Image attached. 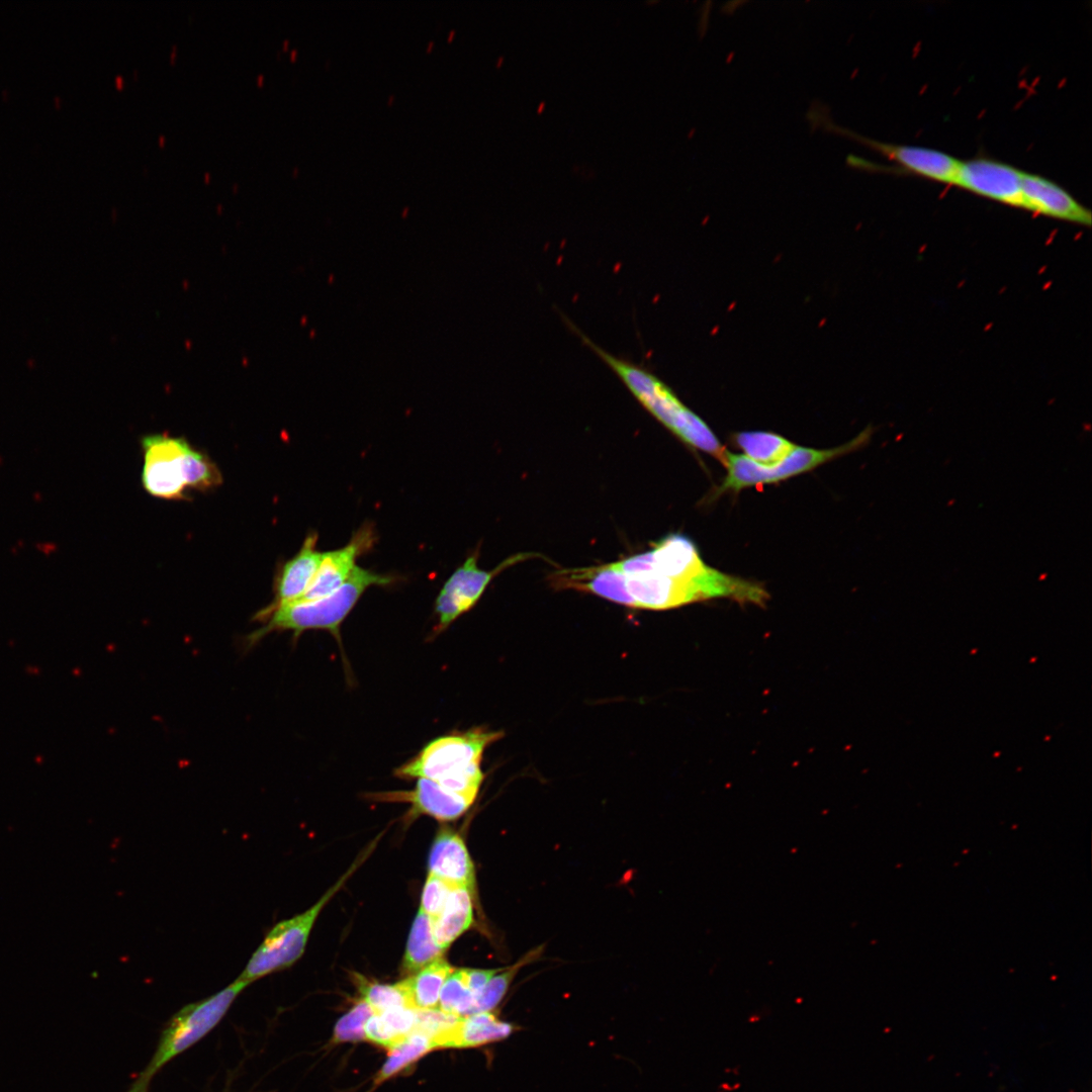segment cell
I'll list each match as a JSON object with an SVG mask.
<instances>
[{
    "label": "cell",
    "instance_id": "obj_28",
    "mask_svg": "<svg viewBox=\"0 0 1092 1092\" xmlns=\"http://www.w3.org/2000/svg\"><path fill=\"white\" fill-rule=\"evenodd\" d=\"M440 1010L459 1017L474 1013L475 996L468 989L462 969L446 979L439 999Z\"/></svg>",
    "mask_w": 1092,
    "mask_h": 1092
},
{
    "label": "cell",
    "instance_id": "obj_32",
    "mask_svg": "<svg viewBox=\"0 0 1092 1092\" xmlns=\"http://www.w3.org/2000/svg\"><path fill=\"white\" fill-rule=\"evenodd\" d=\"M500 970L502 969H462L465 983L471 993L475 996V1000L486 987L490 979Z\"/></svg>",
    "mask_w": 1092,
    "mask_h": 1092
},
{
    "label": "cell",
    "instance_id": "obj_7",
    "mask_svg": "<svg viewBox=\"0 0 1092 1092\" xmlns=\"http://www.w3.org/2000/svg\"><path fill=\"white\" fill-rule=\"evenodd\" d=\"M872 433L873 430L867 428L850 442L832 449H814L796 445L785 459L770 466L758 464L744 455L726 451L722 464L726 467L727 474L717 494L727 490L737 492L750 486L776 483L810 471L831 459L864 446L870 441Z\"/></svg>",
    "mask_w": 1092,
    "mask_h": 1092
},
{
    "label": "cell",
    "instance_id": "obj_34",
    "mask_svg": "<svg viewBox=\"0 0 1092 1092\" xmlns=\"http://www.w3.org/2000/svg\"><path fill=\"white\" fill-rule=\"evenodd\" d=\"M504 61H505V57H504V56H500V57H498V59H497V61H496V63H495V67H496V68H499V67H502V65L504 64Z\"/></svg>",
    "mask_w": 1092,
    "mask_h": 1092
},
{
    "label": "cell",
    "instance_id": "obj_18",
    "mask_svg": "<svg viewBox=\"0 0 1092 1092\" xmlns=\"http://www.w3.org/2000/svg\"><path fill=\"white\" fill-rule=\"evenodd\" d=\"M516 1030L512 1023L499 1020L492 1012H476L459 1018L444 1034L433 1040L434 1049L474 1048L509 1037Z\"/></svg>",
    "mask_w": 1092,
    "mask_h": 1092
},
{
    "label": "cell",
    "instance_id": "obj_14",
    "mask_svg": "<svg viewBox=\"0 0 1092 1092\" xmlns=\"http://www.w3.org/2000/svg\"><path fill=\"white\" fill-rule=\"evenodd\" d=\"M429 875L451 888H464L475 895V871L463 839L450 829L439 831L431 847Z\"/></svg>",
    "mask_w": 1092,
    "mask_h": 1092
},
{
    "label": "cell",
    "instance_id": "obj_3",
    "mask_svg": "<svg viewBox=\"0 0 1092 1092\" xmlns=\"http://www.w3.org/2000/svg\"><path fill=\"white\" fill-rule=\"evenodd\" d=\"M502 737L499 731L475 728L438 737L413 759L395 769L402 779L425 778L474 801L483 781L480 761L485 748Z\"/></svg>",
    "mask_w": 1092,
    "mask_h": 1092
},
{
    "label": "cell",
    "instance_id": "obj_37",
    "mask_svg": "<svg viewBox=\"0 0 1092 1092\" xmlns=\"http://www.w3.org/2000/svg\"><path fill=\"white\" fill-rule=\"evenodd\" d=\"M116 82H117L118 84H120V83H122V80H121L120 78H117V79H116Z\"/></svg>",
    "mask_w": 1092,
    "mask_h": 1092
},
{
    "label": "cell",
    "instance_id": "obj_26",
    "mask_svg": "<svg viewBox=\"0 0 1092 1092\" xmlns=\"http://www.w3.org/2000/svg\"><path fill=\"white\" fill-rule=\"evenodd\" d=\"M184 478L186 487L199 491L216 488L222 482L217 465L206 453L188 445L184 455Z\"/></svg>",
    "mask_w": 1092,
    "mask_h": 1092
},
{
    "label": "cell",
    "instance_id": "obj_38",
    "mask_svg": "<svg viewBox=\"0 0 1092 1092\" xmlns=\"http://www.w3.org/2000/svg\"><path fill=\"white\" fill-rule=\"evenodd\" d=\"M295 54H296V51H293V52L291 53V56H292V57H294V56H295Z\"/></svg>",
    "mask_w": 1092,
    "mask_h": 1092
},
{
    "label": "cell",
    "instance_id": "obj_1",
    "mask_svg": "<svg viewBox=\"0 0 1092 1092\" xmlns=\"http://www.w3.org/2000/svg\"><path fill=\"white\" fill-rule=\"evenodd\" d=\"M614 563L625 577L633 608L665 610L715 598L759 605L764 597L760 584L721 571L705 580L666 576L654 569L649 551Z\"/></svg>",
    "mask_w": 1092,
    "mask_h": 1092
},
{
    "label": "cell",
    "instance_id": "obj_17",
    "mask_svg": "<svg viewBox=\"0 0 1092 1092\" xmlns=\"http://www.w3.org/2000/svg\"><path fill=\"white\" fill-rule=\"evenodd\" d=\"M317 539L315 532L307 534L297 553L280 567L274 580V598L267 607L292 603L307 589L322 558Z\"/></svg>",
    "mask_w": 1092,
    "mask_h": 1092
},
{
    "label": "cell",
    "instance_id": "obj_20",
    "mask_svg": "<svg viewBox=\"0 0 1092 1092\" xmlns=\"http://www.w3.org/2000/svg\"><path fill=\"white\" fill-rule=\"evenodd\" d=\"M452 972L453 968L442 958L402 980L411 1008H437L442 987Z\"/></svg>",
    "mask_w": 1092,
    "mask_h": 1092
},
{
    "label": "cell",
    "instance_id": "obj_9",
    "mask_svg": "<svg viewBox=\"0 0 1092 1092\" xmlns=\"http://www.w3.org/2000/svg\"><path fill=\"white\" fill-rule=\"evenodd\" d=\"M189 444L184 437L166 433L146 435L142 438V483L148 493L164 499L187 498L184 455Z\"/></svg>",
    "mask_w": 1092,
    "mask_h": 1092
},
{
    "label": "cell",
    "instance_id": "obj_36",
    "mask_svg": "<svg viewBox=\"0 0 1092 1092\" xmlns=\"http://www.w3.org/2000/svg\"><path fill=\"white\" fill-rule=\"evenodd\" d=\"M433 44H434V42H433V41H431V42H430V43L428 44V50H430V49H431V47H432Z\"/></svg>",
    "mask_w": 1092,
    "mask_h": 1092
},
{
    "label": "cell",
    "instance_id": "obj_29",
    "mask_svg": "<svg viewBox=\"0 0 1092 1092\" xmlns=\"http://www.w3.org/2000/svg\"><path fill=\"white\" fill-rule=\"evenodd\" d=\"M374 1013L371 1007L363 1000L354 1005L337 1022L332 1042L359 1041L365 1037L364 1025L367 1019Z\"/></svg>",
    "mask_w": 1092,
    "mask_h": 1092
},
{
    "label": "cell",
    "instance_id": "obj_15",
    "mask_svg": "<svg viewBox=\"0 0 1092 1092\" xmlns=\"http://www.w3.org/2000/svg\"><path fill=\"white\" fill-rule=\"evenodd\" d=\"M383 801H405L412 805L410 815H429L438 820H455L463 815L473 801L450 792L438 783L419 778L412 791L388 792L378 795Z\"/></svg>",
    "mask_w": 1092,
    "mask_h": 1092
},
{
    "label": "cell",
    "instance_id": "obj_19",
    "mask_svg": "<svg viewBox=\"0 0 1092 1092\" xmlns=\"http://www.w3.org/2000/svg\"><path fill=\"white\" fill-rule=\"evenodd\" d=\"M473 895L464 888L451 889L444 908L433 921L435 940L447 949L473 922Z\"/></svg>",
    "mask_w": 1092,
    "mask_h": 1092
},
{
    "label": "cell",
    "instance_id": "obj_5",
    "mask_svg": "<svg viewBox=\"0 0 1092 1092\" xmlns=\"http://www.w3.org/2000/svg\"><path fill=\"white\" fill-rule=\"evenodd\" d=\"M248 986L236 979L215 994L189 1003L177 1011L165 1025L153 1057L126 1092H148L154 1077L169 1062L210 1032Z\"/></svg>",
    "mask_w": 1092,
    "mask_h": 1092
},
{
    "label": "cell",
    "instance_id": "obj_33",
    "mask_svg": "<svg viewBox=\"0 0 1092 1092\" xmlns=\"http://www.w3.org/2000/svg\"><path fill=\"white\" fill-rule=\"evenodd\" d=\"M545 108H546V102H545V101H541V102H540V103L538 104V106H537V109H536V111H537V114H542V113H543V111L545 110Z\"/></svg>",
    "mask_w": 1092,
    "mask_h": 1092
},
{
    "label": "cell",
    "instance_id": "obj_30",
    "mask_svg": "<svg viewBox=\"0 0 1092 1092\" xmlns=\"http://www.w3.org/2000/svg\"><path fill=\"white\" fill-rule=\"evenodd\" d=\"M459 1016L446 1013L440 1009H417V1022L414 1032L426 1035L431 1042L452 1028ZM433 1045V1044H432Z\"/></svg>",
    "mask_w": 1092,
    "mask_h": 1092
},
{
    "label": "cell",
    "instance_id": "obj_6",
    "mask_svg": "<svg viewBox=\"0 0 1092 1092\" xmlns=\"http://www.w3.org/2000/svg\"><path fill=\"white\" fill-rule=\"evenodd\" d=\"M365 857L364 854L355 861L348 872L309 909L279 921L270 928L237 979L250 985L296 963L304 952L310 931L321 911Z\"/></svg>",
    "mask_w": 1092,
    "mask_h": 1092
},
{
    "label": "cell",
    "instance_id": "obj_13",
    "mask_svg": "<svg viewBox=\"0 0 1092 1092\" xmlns=\"http://www.w3.org/2000/svg\"><path fill=\"white\" fill-rule=\"evenodd\" d=\"M1022 209L1050 218L1090 226L1092 214L1070 192L1037 174L1023 172Z\"/></svg>",
    "mask_w": 1092,
    "mask_h": 1092
},
{
    "label": "cell",
    "instance_id": "obj_31",
    "mask_svg": "<svg viewBox=\"0 0 1092 1092\" xmlns=\"http://www.w3.org/2000/svg\"><path fill=\"white\" fill-rule=\"evenodd\" d=\"M451 888L437 877L428 875L422 897L420 910L434 920L443 910Z\"/></svg>",
    "mask_w": 1092,
    "mask_h": 1092
},
{
    "label": "cell",
    "instance_id": "obj_2",
    "mask_svg": "<svg viewBox=\"0 0 1092 1092\" xmlns=\"http://www.w3.org/2000/svg\"><path fill=\"white\" fill-rule=\"evenodd\" d=\"M565 322L582 343L617 374L634 397L658 422L688 445L723 461L726 450L710 427L682 403L669 386L647 369L605 351L567 318Z\"/></svg>",
    "mask_w": 1092,
    "mask_h": 1092
},
{
    "label": "cell",
    "instance_id": "obj_21",
    "mask_svg": "<svg viewBox=\"0 0 1092 1092\" xmlns=\"http://www.w3.org/2000/svg\"><path fill=\"white\" fill-rule=\"evenodd\" d=\"M416 1022L417 1009L413 1008L373 1013L364 1025L365 1037L390 1050L414 1032Z\"/></svg>",
    "mask_w": 1092,
    "mask_h": 1092
},
{
    "label": "cell",
    "instance_id": "obj_16",
    "mask_svg": "<svg viewBox=\"0 0 1092 1092\" xmlns=\"http://www.w3.org/2000/svg\"><path fill=\"white\" fill-rule=\"evenodd\" d=\"M550 582L555 588L586 592L633 607L625 577L614 562L600 566L560 569L550 574Z\"/></svg>",
    "mask_w": 1092,
    "mask_h": 1092
},
{
    "label": "cell",
    "instance_id": "obj_4",
    "mask_svg": "<svg viewBox=\"0 0 1092 1092\" xmlns=\"http://www.w3.org/2000/svg\"><path fill=\"white\" fill-rule=\"evenodd\" d=\"M396 580L395 575L357 566L349 579L327 597L262 609L256 618L263 625L250 635L248 641L257 642L272 631H292L298 636L312 629L328 630L339 639L340 626L362 595L371 586H387Z\"/></svg>",
    "mask_w": 1092,
    "mask_h": 1092
},
{
    "label": "cell",
    "instance_id": "obj_12",
    "mask_svg": "<svg viewBox=\"0 0 1092 1092\" xmlns=\"http://www.w3.org/2000/svg\"><path fill=\"white\" fill-rule=\"evenodd\" d=\"M1023 172L1007 163L989 158L962 161L957 187L1021 208Z\"/></svg>",
    "mask_w": 1092,
    "mask_h": 1092
},
{
    "label": "cell",
    "instance_id": "obj_11",
    "mask_svg": "<svg viewBox=\"0 0 1092 1092\" xmlns=\"http://www.w3.org/2000/svg\"><path fill=\"white\" fill-rule=\"evenodd\" d=\"M376 541L377 533L374 526L371 523H365L353 533L345 546L323 552L310 584L294 602L322 599L337 590L358 566V558L371 551Z\"/></svg>",
    "mask_w": 1092,
    "mask_h": 1092
},
{
    "label": "cell",
    "instance_id": "obj_23",
    "mask_svg": "<svg viewBox=\"0 0 1092 1092\" xmlns=\"http://www.w3.org/2000/svg\"><path fill=\"white\" fill-rule=\"evenodd\" d=\"M744 456L752 461L770 466L785 459L796 444L770 432H740L733 437Z\"/></svg>",
    "mask_w": 1092,
    "mask_h": 1092
},
{
    "label": "cell",
    "instance_id": "obj_8",
    "mask_svg": "<svg viewBox=\"0 0 1092 1092\" xmlns=\"http://www.w3.org/2000/svg\"><path fill=\"white\" fill-rule=\"evenodd\" d=\"M806 117L812 129L822 128L853 139L879 152L900 169L942 184L957 186L962 161L944 152L919 146L895 145L871 140L832 121L827 107L815 101Z\"/></svg>",
    "mask_w": 1092,
    "mask_h": 1092
},
{
    "label": "cell",
    "instance_id": "obj_10",
    "mask_svg": "<svg viewBox=\"0 0 1092 1092\" xmlns=\"http://www.w3.org/2000/svg\"><path fill=\"white\" fill-rule=\"evenodd\" d=\"M533 554L521 553L509 557L492 570L478 566V551L471 553L444 582L435 602L438 631L446 629L461 615L472 609L492 578L505 568Z\"/></svg>",
    "mask_w": 1092,
    "mask_h": 1092
},
{
    "label": "cell",
    "instance_id": "obj_22",
    "mask_svg": "<svg viewBox=\"0 0 1092 1092\" xmlns=\"http://www.w3.org/2000/svg\"><path fill=\"white\" fill-rule=\"evenodd\" d=\"M444 950L439 947L433 932V921L419 910L408 935L402 967L408 974H415L430 964L443 958Z\"/></svg>",
    "mask_w": 1092,
    "mask_h": 1092
},
{
    "label": "cell",
    "instance_id": "obj_25",
    "mask_svg": "<svg viewBox=\"0 0 1092 1092\" xmlns=\"http://www.w3.org/2000/svg\"><path fill=\"white\" fill-rule=\"evenodd\" d=\"M355 982L362 1000L371 1007L374 1013L395 1008H411L401 981L392 985L379 984L355 974Z\"/></svg>",
    "mask_w": 1092,
    "mask_h": 1092
},
{
    "label": "cell",
    "instance_id": "obj_27",
    "mask_svg": "<svg viewBox=\"0 0 1092 1092\" xmlns=\"http://www.w3.org/2000/svg\"><path fill=\"white\" fill-rule=\"evenodd\" d=\"M541 951V947L528 952L516 964L502 969L488 982L486 987L475 1000L474 1013L491 1012L507 994L510 984L519 973L520 969L533 962Z\"/></svg>",
    "mask_w": 1092,
    "mask_h": 1092
},
{
    "label": "cell",
    "instance_id": "obj_24",
    "mask_svg": "<svg viewBox=\"0 0 1092 1092\" xmlns=\"http://www.w3.org/2000/svg\"><path fill=\"white\" fill-rule=\"evenodd\" d=\"M434 1050L431 1039L424 1034L413 1032L401 1042L389 1050V1056L375 1078L380 1084L393 1075L406 1069L424 1055Z\"/></svg>",
    "mask_w": 1092,
    "mask_h": 1092
},
{
    "label": "cell",
    "instance_id": "obj_35",
    "mask_svg": "<svg viewBox=\"0 0 1092 1092\" xmlns=\"http://www.w3.org/2000/svg\"><path fill=\"white\" fill-rule=\"evenodd\" d=\"M454 33H455V31H454V30H451V31H450V34H449V37H448V39H449V40H450V39H451V37H452V36L454 35Z\"/></svg>",
    "mask_w": 1092,
    "mask_h": 1092
}]
</instances>
